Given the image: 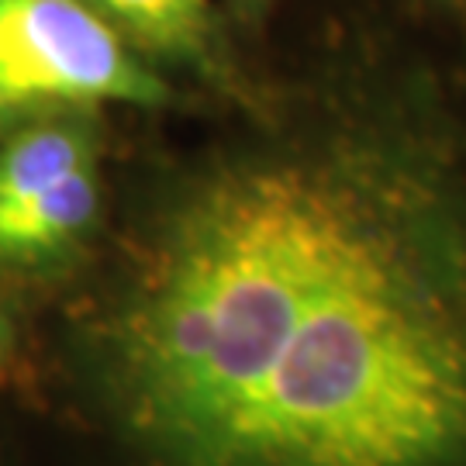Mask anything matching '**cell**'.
<instances>
[{"label":"cell","mask_w":466,"mask_h":466,"mask_svg":"<svg viewBox=\"0 0 466 466\" xmlns=\"http://www.w3.org/2000/svg\"><path fill=\"white\" fill-rule=\"evenodd\" d=\"M11 352H15V315H11V308L0 300V377H4V370H7Z\"/></svg>","instance_id":"6"},{"label":"cell","mask_w":466,"mask_h":466,"mask_svg":"<svg viewBox=\"0 0 466 466\" xmlns=\"http://www.w3.org/2000/svg\"><path fill=\"white\" fill-rule=\"evenodd\" d=\"M28 111H32V107H25V104H17V100L11 97V94H7L4 86H0V128H11V125H15L17 117H21V115H28Z\"/></svg>","instance_id":"8"},{"label":"cell","mask_w":466,"mask_h":466,"mask_svg":"<svg viewBox=\"0 0 466 466\" xmlns=\"http://www.w3.org/2000/svg\"><path fill=\"white\" fill-rule=\"evenodd\" d=\"M0 86L35 104L163 107L167 76L86 0H0Z\"/></svg>","instance_id":"2"},{"label":"cell","mask_w":466,"mask_h":466,"mask_svg":"<svg viewBox=\"0 0 466 466\" xmlns=\"http://www.w3.org/2000/svg\"><path fill=\"white\" fill-rule=\"evenodd\" d=\"M104 208V180L97 159L84 163L38 198L0 215V259H46L94 232Z\"/></svg>","instance_id":"4"},{"label":"cell","mask_w":466,"mask_h":466,"mask_svg":"<svg viewBox=\"0 0 466 466\" xmlns=\"http://www.w3.org/2000/svg\"><path fill=\"white\" fill-rule=\"evenodd\" d=\"M228 4V11H232V17H238V21H246V25H252V21H259V17L267 15L269 7H273V0H225Z\"/></svg>","instance_id":"7"},{"label":"cell","mask_w":466,"mask_h":466,"mask_svg":"<svg viewBox=\"0 0 466 466\" xmlns=\"http://www.w3.org/2000/svg\"><path fill=\"white\" fill-rule=\"evenodd\" d=\"M149 169L73 315L111 466H466V156L346 73Z\"/></svg>","instance_id":"1"},{"label":"cell","mask_w":466,"mask_h":466,"mask_svg":"<svg viewBox=\"0 0 466 466\" xmlns=\"http://www.w3.org/2000/svg\"><path fill=\"white\" fill-rule=\"evenodd\" d=\"M152 66L184 69L235 100L249 97L211 0H86Z\"/></svg>","instance_id":"3"},{"label":"cell","mask_w":466,"mask_h":466,"mask_svg":"<svg viewBox=\"0 0 466 466\" xmlns=\"http://www.w3.org/2000/svg\"><path fill=\"white\" fill-rule=\"evenodd\" d=\"M94 159L90 128L76 121H46L11 135L0 149V215L28 204Z\"/></svg>","instance_id":"5"}]
</instances>
